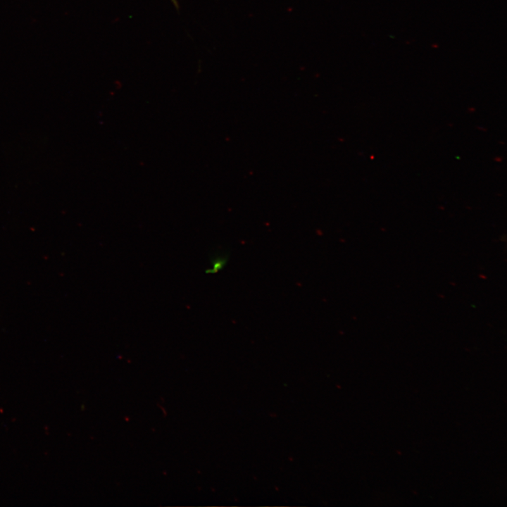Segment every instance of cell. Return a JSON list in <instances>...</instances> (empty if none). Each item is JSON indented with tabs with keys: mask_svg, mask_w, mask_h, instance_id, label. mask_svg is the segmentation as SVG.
<instances>
[{
	"mask_svg": "<svg viewBox=\"0 0 507 507\" xmlns=\"http://www.w3.org/2000/svg\"><path fill=\"white\" fill-rule=\"evenodd\" d=\"M225 265V258L220 259V261H218L217 262L214 261L213 263V268L210 269L213 273L215 272L216 270H220Z\"/></svg>",
	"mask_w": 507,
	"mask_h": 507,
	"instance_id": "obj_1",
	"label": "cell"
}]
</instances>
